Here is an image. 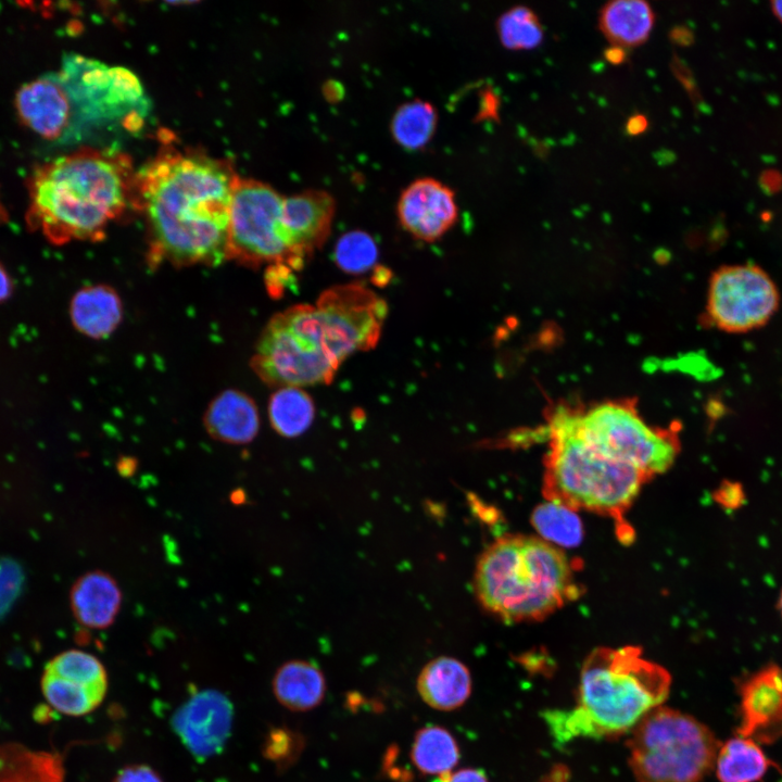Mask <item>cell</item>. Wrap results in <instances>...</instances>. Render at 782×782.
<instances>
[{
	"label": "cell",
	"mask_w": 782,
	"mask_h": 782,
	"mask_svg": "<svg viewBox=\"0 0 782 782\" xmlns=\"http://www.w3.org/2000/svg\"><path fill=\"white\" fill-rule=\"evenodd\" d=\"M474 590L487 611L508 623L540 621L580 594L562 548L525 534L497 538L480 554Z\"/></svg>",
	"instance_id": "cell-3"
},
{
	"label": "cell",
	"mask_w": 782,
	"mask_h": 782,
	"mask_svg": "<svg viewBox=\"0 0 782 782\" xmlns=\"http://www.w3.org/2000/svg\"><path fill=\"white\" fill-rule=\"evenodd\" d=\"M113 782H163L161 777L149 766L133 765L123 768Z\"/></svg>",
	"instance_id": "cell-36"
},
{
	"label": "cell",
	"mask_w": 782,
	"mask_h": 782,
	"mask_svg": "<svg viewBox=\"0 0 782 782\" xmlns=\"http://www.w3.org/2000/svg\"><path fill=\"white\" fill-rule=\"evenodd\" d=\"M61 678L93 689H108V676L103 664L92 654L68 649L56 655L45 668Z\"/></svg>",
	"instance_id": "cell-30"
},
{
	"label": "cell",
	"mask_w": 782,
	"mask_h": 782,
	"mask_svg": "<svg viewBox=\"0 0 782 782\" xmlns=\"http://www.w3.org/2000/svg\"><path fill=\"white\" fill-rule=\"evenodd\" d=\"M378 248L374 238L365 231L352 230L342 235L335 247V261L349 274H362L374 268Z\"/></svg>",
	"instance_id": "cell-32"
},
{
	"label": "cell",
	"mask_w": 782,
	"mask_h": 782,
	"mask_svg": "<svg viewBox=\"0 0 782 782\" xmlns=\"http://www.w3.org/2000/svg\"><path fill=\"white\" fill-rule=\"evenodd\" d=\"M530 522L539 538L557 547H576L583 539V526L577 512L557 502L546 501L531 513Z\"/></svg>",
	"instance_id": "cell-27"
},
{
	"label": "cell",
	"mask_w": 782,
	"mask_h": 782,
	"mask_svg": "<svg viewBox=\"0 0 782 782\" xmlns=\"http://www.w3.org/2000/svg\"><path fill=\"white\" fill-rule=\"evenodd\" d=\"M437 124L433 105L420 99L403 103L391 121V133L403 148H422L431 139Z\"/></svg>",
	"instance_id": "cell-29"
},
{
	"label": "cell",
	"mask_w": 782,
	"mask_h": 782,
	"mask_svg": "<svg viewBox=\"0 0 782 782\" xmlns=\"http://www.w3.org/2000/svg\"><path fill=\"white\" fill-rule=\"evenodd\" d=\"M771 9L773 14L781 21L782 23V1H772L771 2Z\"/></svg>",
	"instance_id": "cell-43"
},
{
	"label": "cell",
	"mask_w": 782,
	"mask_h": 782,
	"mask_svg": "<svg viewBox=\"0 0 782 782\" xmlns=\"http://www.w3.org/2000/svg\"><path fill=\"white\" fill-rule=\"evenodd\" d=\"M600 29L611 46L633 48L644 43L651 35L655 15L642 0H615L600 12Z\"/></svg>",
	"instance_id": "cell-23"
},
{
	"label": "cell",
	"mask_w": 782,
	"mask_h": 782,
	"mask_svg": "<svg viewBox=\"0 0 782 782\" xmlns=\"http://www.w3.org/2000/svg\"><path fill=\"white\" fill-rule=\"evenodd\" d=\"M282 201L270 186L238 177L230 205L227 258L301 269L283 230Z\"/></svg>",
	"instance_id": "cell-10"
},
{
	"label": "cell",
	"mask_w": 782,
	"mask_h": 782,
	"mask_svg": "<svg viewBox=\"0 0 782 782\" xmlns=\"http://www.w3.org/2000/svg\"><path fill=\"white\" fill-rule=\"evenodd\" d=\"M739 735L760 743L782 739V669L770 665L740 688Z\"/></svg>",
	"instance_id": "cell-15"
},
{
	"label": "cell",
	"mask_w": 782,
	"mask_h": 782,
	"mask_svg": "<svg viewBox=\"0 0 782 782\" xmlns=\"http://www.w3.org/2000/svg\"><path fill=\"white\" fill-rule=\"evenodd\" d=\"M625 58L626 53L623 48L610 46L605 51V59L611 64H620L623 62Z\"/></svg>",
	"instance_id": "cell-40"
},
{
	"label": "cell",
	"mask_w": 782,
	"mask_h": 782,
	"mask_svg": "<svg viewBox=\"0 0 782 782\" xmlns=\"http://www.w3.org/2000/svg\"><path fill=\"white\" fill-rule=\"evenodd\" d=\"M578 434L592 447L651 478L668 470L680 451L678 426H651L634 399L572 406Z\"/></svg>",
	"instance_id": "cell-8"
},
{
	"label": "cell",
	"mask_w": 782,
	"mask_h": 782,
	"mask_svg": "<svg viewBox=\"0 0 782 782\" xmlns=\"http://www.w3.org/2000/svg\"><path fill=\"white\" fill-rule=\"evenodd\" d=\"M298 746H302L300 744V740L291 732L278 730L270 735L269 756L275 759H282L285 758L283 755L293 757L297 753Z\"/></svg>",
	"instance_id": "cell-34"
},
{
	"label": "cell",
	"mask_w": 782,
	"mask_h": 782,
	"mask_svg": "<svg viewBox=\"0 0 782 782\" xmlns=\"http://www.w3.org/2000/svg\"><path fill=\"white\" fill-rule=\"evenodd\" d=\"M627 745L636 782H701L714 768L720 743L691 715L661 705L631 730Z\"/></svg>",
	"instance_id": "cell-7"
},
{
	"label": "cell",
	"mask_w": 782,
	"mask_h": 782,
	"mask_svg": "<svg viewBox=\"0 0 782 782\" xmlns=\"http://www.w3.org/2000/svg\"><path fill=\"white\" fill-rule=\"evenodd\" d=\"M122 591L108 572L94 570L83 575L71 591V606L77 621L89 629H105L117 618Z\"/></svg>",
	"instance_id": "cell-18"
},
{
	"label": "cell",
	"mask_w": 782,
	"mask_h": 782,
	"mask_svg": "<svg viewBox=\"0 0 782 782\" xmlns=\"http://www.w3.org/2000/svg\"><path fill=\"white\" fill-rule=\"evenodd\" d=\"M41 690L55 710L75 717L94 710L106 694L104 690L86 686L46 670L41 679Z\"/></svg>",
	"instance_id": "cell-28"
},
{
	"label": "cell",
	"mask_w": 782,
	"mask_h": 782,
	"mask_svg": "<svg viewBox=\"0 0 782 782\" xmlns=\"http://www.w3.org/2000/svg\"><path fill=\"white\" fill-rule=\"evenodd\" d=\"M546 420L545 500L622 522L625 513L652 478L588 444L575 428L572 405L558 404L548 409Z\"/></svg>",
	"instance_id": "cell-4"
},
{
	"label": "cell",
	"mask_w": 782,
	"mask_h": 782,
	"mask_svg": "<svg viewBox=\"0 0 782 782\" xmlns=\"http://www.w3.org/2000/svg\"><path fill=\"white\" fill-rule=\"evenodd\" d=\"M781 294L762 267L722 265L709 278L705 316L720 331L747 333L765 327L777 314Z\"/></svg>",
	"instance_id": "cell-11"
},
{
	"label": "cell",
	"mask_w": 782,
	"mask_h": 782,
	"mask_svg": "<svg viewBox=\"0 0 782 782\" xmlns=\"http://www.w3.org/2000/svg\"><path fill=\"white\" fill-rule=\"evenodd\" d=\"M398 216L402 227L416 239L436 241L457 219L454 192L434 178H418L401 193Z\"/></svg>",
	"instance_id": "cell-13"
},
{
	"label": "cell",
	"mask_w": 782,
	"mask_h": 782,
	"mask_svg": "<svg viewBox=\"0 0 782 782\" xmlns=\"http://www.w3.org/2000/svg\"><path fill=\"white\" fill-rule=\"evenodd\" d=\"M272 688L279 704L292 711H307L323 702L326 679L315 664L293 659L276 670Z\"/></svg>",
	"instance_id": "cell-21"
},
{
	"label": "cell",
	"mask_w": 782,
	"mask_h": 782,
	"mask_svg": "<svg viewBox=\"0 0 782 782\" xmlns=\"http://www.w3.org/2000/svg\"><path fill=\"white\" fill-rule=\"evenodd\" d=\"M232 706L214 690L190 697L173 717L175 732L197 757L206 758L220 752L229 736Z\"/></svg>",
	"instance_id": "cell-12"
},
{
	"label": "cell",
	"mask_w": 782,
	"mask_h": 782,
	"mask_svg": "<svg viewBox=\"0 0 782 782\" xmlns=\"http://www.w3.org/2000/svg\"><path fill=\"white\" fill-rule=\"evenodd\" d=\"M669 671L634 645L601 646L584 659L578 704L571 709L583 737L621 736L667 699Z\"/></svg>",
	"instance_id": "cell-5"
},
{
	"label": "cell",
	"mask_w": 782,
	"mask_h": 782,
	"mask_svg": "<svg viewBox=\"0 0 782 782\" xmlns=\"http://www.w3.org/2000/svg\"><path fill=\"white\" fill-rule=\"evenodd\" d=\"M70 317L78 332L91 339H104L119 326L123 319V302L111 286H86L72 297Z\"/></svg>",
	"instance_id": "cell-20"
},
{
	"label": "cell",
	"mask_w": 782,
	"mask_h": 782,
	"mask_svg": "<svg viewBox=\"0 0 782 782\" xmlns=\"http://www.w3.org/2000/svg\"><path fill=\"white\" fill-rule=\"evenodd\" d=\"M128 156L85 148L38 167L29 182V226L51 243L98 240L134 191Z\"/></svg>",
	"instance_id": "cell-2"
},
{
	"label": "cell",
	"mask_w": 782,
	"mask_h": 782,
	"mask_svg": "<svg viewBox=\"0 0 782 782\" xmlns=\"http://www.w3.org/2000/svg\"><path fill=\"white\" fill-rule=\"evenodd\" d=\"M770 765L755 741L737 735L720 744L714 768L720 782H756Z\"/></svg>",
	"instance_id": "cell-24"
},
{
	"label": "cell",
	"mask_w": 782,
	"mask_h": 782,
	"mask_svg": "<svg viewBox=\"0 0 782 782\" xmlns=\"http://www.w3.org/2000/svg\"><path fill=\"white\" fill-rule=\"evenodd\" d=\"M336 203L325 190H306L283 198L281 220L297 263L302 268L330 234Z\"/></svg>",
	"instance_id": "cell-14"
},
{
	"label": "cell",
	"mask_w": 782,
	"mask_h": 782,
	"mask_svg": "<svg viewBox=\"0 0 782 782\" xmlns=\"http://www.w3.org/2000/svg\"><path fill=\"white\" fill-rule=\"evenodd\" d=\"M714 497L722 507L735 509L744 503L745 493L737 482L723 481Z\"/></svg>",
	"instance_id": "cell-35"
},
{
	"label": "cell",
	"mask_w": 782,
	"mask_h": 782,
	"mask_svg": "<svg viewBox=\"0 0 782 782\" xmlns=\"http://www.w3.org/2000/svg\"><path fill=\"white\" fill-rule=\"evenodd\" d=\"M20 573L14 565H0V615L8 608L14 598Z\"/></svg>",
	"instance_id": "cell-33"
},
{
	"label": "cell",
	"mask_w": 782,
	"mask_h": 782,
	"mask_svg": "<svg viewBox=\"0 0 782 782\" xmlns=\"http://www.w3.org/2000/svg\"><path fill=\"white\" fill-rule=\"evenodd\" d=\"M373 282L378 286H384L390 281L391 273L388 268L382 266L375 267V274L373 276Z\"/></svg>",
	"instance_id": "cell-42"
},
{
	"label": "cell",
	"mask_w": 782,
	"mask_h": 782,
	"mask_svg": "<svg viewBox=\"0 0 782 782\" xmlns=\"http://www.w3.org/2000/svg\"><path fill=\"white\" fill-rule=\"evenodd\" d=\"M443 782H489L485 773L476 768H464L443 775Z\"/></svg>",
	"instance_id": "cell-37"
},
{
	"label": "cell",
	"mask_w": 782,
	"mask_h": 782,
	"mask_svg": "<svg viewBox=\"0 0 782 782\" xmlns=\"http://www.w3.org/2000/svg\"><path fill=\"white\" fill-rule=\"evenodd\" d=\"M569 772L565 766L554 767L542 782H565Z\"/></svg>",
	"instance_id": "cell-41"
},
{
	"label": "cell",
	"mask_w": 782,
	"mask_h": 782,
	"mask_svg": "<svg viewBox=\"0 0 782 782\" xmlns=\"http://www.w3.org/2000/svg\"><path fill=\"white\" fill-rule=\"evenodd\" d=\"M497 33L504 47L530 50L543 40V28L535 13L526 7H515L497 20Z\"/></svg>",
	"instance_id": "cell-31"
},
{
	"label": "cell",
	"mask_w": 782,
	"mask_h": 782,
	"mask_svg": "<svg viewBox=\"0 0 782 782\" xmlns=\"http://www.w3.org/2000/svg\"><path fill=\"white\" fill-rule=\"evenodd\" d=\"M238 176L225 162L165 151L135 176L152 251L175 265H216L227 258L229 214Z\"/></svg>",
	"instance_id": "cell-1"
},
{
	"label": "cell",
	"mask_w": 782,
	"mask_h": 782,
	"mask_svg": "<svg viewBox=\"0 0 782 782\" xmlns=\"http://www.w3.org/2000/svg\"><path fill=\"white\" fill-rule=\"evenodd\" d=\"M341 364L320 311L316 305L299 304L270 318L251 366L272 387L304 388L331 382Z\"/></svg>",
	"instance_id": "cell-6"
},
{
	"label": "cell",
	"mask_w": 782,
	"mask_h": 782,
	"mask_svg": "<svg viewBox=\"0 0 782 782\" xmlns=\"http://www.w3.org/2000/svg\"><path fill=\"white\" fill-rule=\"evenodd\" d=\"M778 609H779V611H780V614H781V617H782V590H781L780 595H779V598H778Z\"/></svg>",
	"instance_id": "cell-44"
},
{
	"label": "cell",
	"mask_w": 782,
	"mask_h": 782,
	"mask_svg": "<svg viewBox=\"0 0 782 782\" xmlns=\"http://www.w3.org/2000/svg\"><path fill=\"white\" fill-rule=\"evenodd\" d=\"M314 417V401L303 388H277L269 398V422L281 437L295 438L303 434L313 424Z\"/></svg>",
	"instance_id": "cell-26"
},
{
	"label": "cell",
	"mask_w": 782,
	"mask_h": 782,
	"mask_svg": "<svg viewBox=\"0 0 782 782\" xmlns=\"http://www.w3.org/2000/svg\"><path fill=\"white\" fill-rule=\"evenodd\" d=\"M203 425L216 441L242 445L252 442L260 430V413L254 400L243 391L227 389L207 405Z\"/></svg>",
	"instance_id": "cell-17"
},
{
	"label": "cell",
	"mask_w": 782,
	"mask_h": 782,
	"mask_svg": "<svg viewBox=\"0 0 782 782\" xmlns=\"http://www.w3.org/2000/svg\"><path fill=\"white\" fill-rule=\"evenodd\" d=\"M461 754L455 737L439 726L419 729L413 740L411 759L419 772L444 775L458 764Z\"/></svg>",
	"instance_id": "cell-25"
},
{
	"label": "cell",
	"mask_w": 782,
	"mask_h": 782,
	"mask_svg": "<svg viewBox=\"0 0 782 782\" xmlns=\"http://www.w3.org/2000/svg\"><path fill=\"white\" fill-rule=\"evenodd\" d=\"M647 125L648 123L644 115L634 114L628 119L626 124V130L631 136H638L645 131Z\"/></svg>",
	"instance_id": "cell-38"
},
{
	"label": "cell",
	"mask_w": 782,
	"mask_h": 782,
	"mask_svg": "<svg viewBox=\"0 0 782 782\" xmlns=\"http://www.w3.org/2000/svg\"><path fill=\"white\" fill-rule=\"evenodd\" d=\"M15 106L25 126L43 139L56 140L70 136L73 106L56 73L23 85L16 93Z\"/></svg>",
	"instance_id": "cell-16"
},
{
	"label": "cell",
	"mask_w": 782,
	"mask_h": 782,
	"mask_svg": "<svg viewBox=\"0 0 782 782\" xmlns=\"http://www.w3.org/2000/svg\"><path fill=\"white\" fill-rule=\"evenodd\" d=\"M12 290V279L5 267L0 263V302L7 300L11 295Z\"/></svg>",
	"instance_id": "cell-39"
},
{
	"label": "cell",
	"mask_w": 782,
	"mask_h": 782,
	"mask_svg": "<svg viewBox=\"0 0 782 782\" xmlns=\"http://www.w3.org/2000/svg\"><path fill=\"white\" fill-rule=\"evenodd\" d=\"M469 669L461 660L440 656L427 663L417 678V691L422 701L437 710L450 711L461 707L471 693Z\"/></svg>",
	"instance_id": "cell-19"
},
{
	"label": "cell",
	"mask_w": 782,
	"mask_h": 782,
	"mask_svg": "<svg viewBox=\"0 0 782 782\" xmlns=\"http://www.w3.org/2000/svg\"><path fill=\"white\" fill-rule=\"evenodd\" d=\"M56 76L73 106L71 134L78 128L115 122L130 130L138 128L148 113L142 85L129 70L68 53L63 56Z\"/></svg>",
	"instance_id": "cell-9"
},
{
	"label": "cell",
	"mask_w": 782,
	"mask_h": 782,
	"mask_svg": "<svg viewBox=\"0 0 782 782\" xmlns=\"http://www.w3.org/2000/svg\"><path fill=\"white\" fill-rule=\"evenodd\" d=\"M62 756L17 742L0 743V782H65Z\"/></svg>",
	"instance_id": "cell-22"
}]
</instances>
